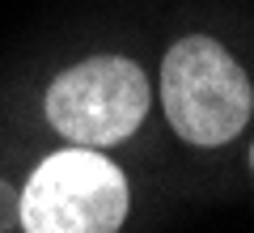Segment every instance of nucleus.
<instances>
[{
	"label": "nucleus",
	"instance_id": "f03ea898",
	"mask_svg": "<svg viewBox=\"0 0 254 233\" xmlns=\"http://www.w3.org/2000/svg\"><path fill=\"white\" fill-rule=\"evenodd\" d=\"M127 204V174L110 157L76 144L38 161L17 195V225L26 233H119Z\"/></svg>",
	"mask_w": 254,
	"mask_h": 233
},
{
	"label": "nucleus",
	"instance_id": "39448f33",
	"mask_svg": "<svg viewBox=\"0 0 254 233\" xmlns=\"http://www.w3.org/2000/svg\"><path fill=\"white\" fill-rule=\"evenodd\" d=\"M250 170H254V144H250Z\"/></svg>",
	"mask_w": 254,
	"mask_h": 233
},
{
	"label": "nucleus",
	"instance_id": "7ed1b4c3",
	"mask_svg": "<svg viewBox=\"0 0 254 233\" xmlns=\"http://www.w3.org/2000/svg\"><path fill=\"white\" fill-rule=\"evenodd\" d=\"M148 77L127 55H93L64 68L47 89V123L72 144L106 149L136 132L148 115Z\"/></svg>",
	"mask_w": 254,
	"mask_h": 233
},
{
	"label": "nucleus",
	"instance_id": "20e7f679",
	"mask_svg": "<svg viewBox=\"0 0 254 233\" xmlns=\"http://www.w3.org/2000/svg\"><path fill=\"white\" fill-rule=\"evenodd\" d=\"M17 225V195H13L9 182H0V233Z\"/></svg>",
	"mask_w": 254,
	"mask_h": 233
},
{
	"label": "nucleus",
	"instance_id": "f257e3e1",
	"mask_svg": "<svg viewBox=\"0 0 254 233\" xmlns=\"http://www.w3.org/2000/svg\"><path fill=\"white\" fill-rule=\"evenodd\" d=\"M161 102L187 144L216 149L250 123L254 89L242 64L208 34H187L161 60Z\"/></svg>",
	"mask_w": 254,
	"mask_h": 233
}]
</instances>
